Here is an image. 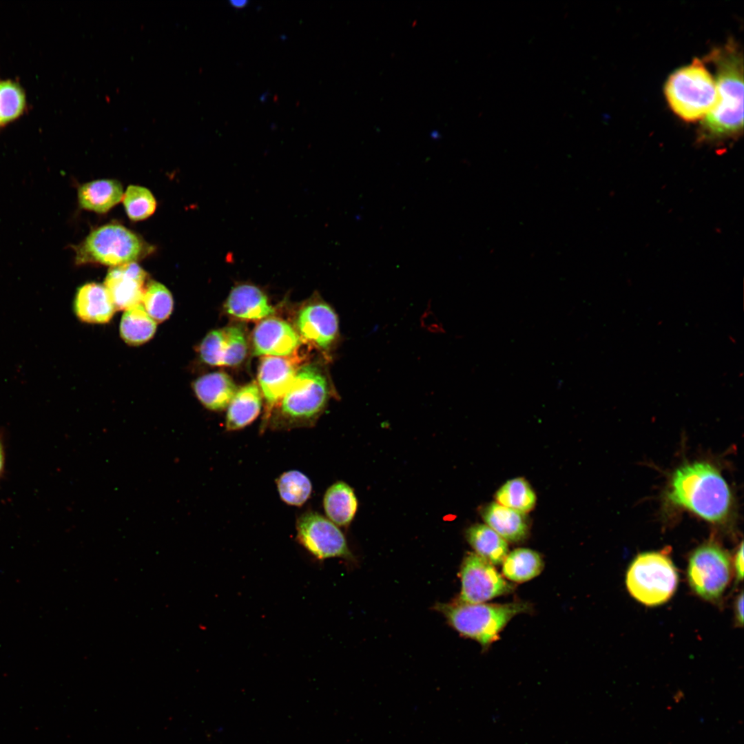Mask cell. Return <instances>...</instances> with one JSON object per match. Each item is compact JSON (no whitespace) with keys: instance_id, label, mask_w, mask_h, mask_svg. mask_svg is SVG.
<instances>
[{"instance_id":"cell-6","label":"cell","mask_w":744,"mask_h":744,"mask_svg":"<svg viewBox=\"0 0 744 744\" xmlns=\"http://www.w3.org/2000/svg\"><path fill=\"white\" fill-rule=\"evenodd\" d=\"M679 575L666 551L645 552L630 564L626 576L629 593L647 606L661 605L676 590Z\"/></svg>"},{"instance_id":"cell-23","label":"cell","mask_w":744,"mask_h":744,"mask_svg":"<svg viewBox=\"0 0 744 744\" xmlns=\"http://www.w3.org/2000/svg\"><path fill=\"white\" fill-rule=\"evenodd\" d=\"M475 553L493 566L502 564L508 553L506 541L486 524H474L466 533Z\"/></svg>"},{"instance_id":"cell-11","label":"cell","mask_w":744,"mask_h":744,"mask_svg":"<svg viewBox=\"0 0 744 744\" xmlns=\"http://www.w3.org/2000/svg\"><path fill=\"white\" fill-rule=\"evenodd\" d=\"M298 358L265 356L260 363L258 385L265 402L262 428L268 424L271 414L290 386L299 369Z\"/></svg>"},{"instance_id":"cell-33","label":"cell","mask_w":744,"mask_h":744,"mask_svg":"<svg viewBox=\"0 0 744 744\" xmlns=\"http://www.w3.org/2000/svg\"><path fill=\"white\" fill-rule=\"evenodd\" d=\"M4 466V451L2 442L0 439V475L2 473Z\"/></svg>"},{"instance_id":"cell-24","label":"cell","mask_w":744,"mask_h":744,"mask_svg":"<svg viewBox=\"0 0 744 744\" xmlns=\"http://www.w3.org/2000/svg\"><path fill=\"white\" fill-rule=\"evenodd\" d=\"M544 568L539 553L529 548H516L508 552L502 562L503 575L515 583L528 581L538 576Z\"/></svg>"},{"instance_id":"cell-19","label":"cell","mask_w":744,"mask_h":744,"mask_svg":"<svg viewBox=\"0 0 744 744\" xmlns=\"http://www.w3.org/2000/svg\"><path fill=\"white\" fill-rule=\"evenodd\" d=\"M262 397L255 381L238 389L227 406V430L237 431L251 424L260 414Z\"/></svg>"},{"instance_id":"cell-27","label":"cell","mask_w":744,"mask_h":744,"mask_svg":"<svg viewBox=\"0 0 744 744\" xmlns=\"http://www.w3.org/2000/svg\"><path fill=\"white\" fill-rule=\"evenodd\" d=\"M281 499L291 506H300L309 498L312 485L302 472L291 470L283 473L276 481Z\"/></svg>"},{"instance_id":"cell-18","label":"cell","mask_w":744,"mask_h":744,"mask_svg":"<svg viewBox=\"0 0 744 744\" xmlns=\"http://www.w3.org/2000/svg\"><path fill=\"white\" fill-rule=\"evenodd\" d=\"M193 389L200 403L216 411L227 408L238 389L231 377L222 371L200 376L194 382Z\"/></svg>"},{"instance_id":"cell-16","label":"cell","mask_w":744,"mask_h":744,"mask_svg":"<svg viewBox=\"0 0 744 744\" xmlns=\"http://www.w3.org/2000/svg\"><path fill=\"white\" fill-rule=\"evenodd\" d=\"M225 309L230 316L245 320H264L274 313L265 293L258 286L247 282L231 289Z\"/></svg>"},{"instance_id":"cell-14","label":"cell","mask_w":744,"mask_h":744,"mask_svg":"<svg viewBox=\"0 0 744 744\" xmlns=\"http://www.w3.org/2000/svg\"><path fill=\"white\" fill-rule=\"evenodd\" d=\"M301 342L296 330L288 322L277 318H267L261 320L254 329L253 354L256 356H291Z\"/></svg>"},{"instance_id":"cell-8","label":"cell","mask_w":744,"mask_h":744,"mask_svg":"<svg viewBox=\"0 0 744 744\" xmlns=\"http://www.w3.org/2000/svg\"><path fill=\"white\" fill-rule=\"evenodd\" d=\"M732 566L727 552L713 541L706 542L691 554L687 569L689 585L706 601L721 598L730 582Z\"/></svg>"},{"instance_id":"cell-15","label":"cell","mask_w":744,"mask_h":744,"mask_svg":"<svg viewBox=\"0 0 744 744\" xmlns=\"http://www.w3.org/2000/svg\"><path fill=\"white\" fill-rule=\"evenodd\" d=\"M147 276L136 262L110 269L104 286L116 309L125 311L141 303Z\"/></svg>"},{"instance_id":"cell-29","label":"cell","mask_w":744,"mask_h":744,"mask_svg":"<svg viewBox=\"0 0 744 744\" xmlns=\"http://www.w3.org/2000/svg\"><path fill=\"white\" fill-rule=\"evenodd\" d=\"M122 200L128 217L134 221L149 217L156 207V200L151 192L138 185H130Z\"/></svg>"},{"instance_id":"cell-4","label":"cell","mask_w":744,"mask_h":744,"mask_svg":"<svg viewBox=\"0 0 744 744\" xmlns=\"http://www.w3.org/2000/svg\"><path fill=\"white\" fill-rule=\"evenodd\" d=\"M437 609L458 633L486 649L499 639L502 630L514 617L530 612L531 606L524 601L468 603L457 600L440 603Z\"/></svg>"},{"instance_id":"cell-30","label":"cell","mask_w":744,"mask_h":744,"mask_svg":"<svg viewBox=\"0 0 744 744\" xmlns=\"http://www.w3.org/2000/svg\"><path fill=\"white\" fill-rule=\"evenodd\" d=\"M25 104V94L18 84L11 81H0V125L21 115Z\"/></svg>"},{"instance_id":"cell-1","label":"cell","mask_w":744,"mask_h":744,"mask_svg":"<svg viewBox=\"0 0 744 744\" xmlns=\"http://www.w3.org/2000/svg\"><path fill=\"white\" fill-rule=\"evenodd\" d=\"M709 58L716 67L718 101L703 120L701 138L712 141L733 138L743 128V56L730 42L713 50Z\"/></svg>"},{"instance_id":"cell-12","label":"cell","mask_w":744,"mask_h":744,"mask_svg":"<svg viewBox=\"0 0 744 744\" xmlns=\"http://www.w3.org/2000/svg\"><path fill=\"white\" fill-rule=\"evenodd\" d=\"M247 347L243 330L229 326L209 332L201 341L198 352L201 360L209 365L234 366L243 362Z\"/></svg>"},{"instance_id":"cell-26","label":"cell","mask_w":744,"mask_h":744,"mask_svg":"<svg viewBox=\"0 0 744 744\" xmlns=\"http://www.w3.org/2000/svg\"><path fill=\"white\" fill-rule=\"evenodd\" d=\"M496 499L504 506L524 513L533 508L536 496L529 484L517 477L507 481L499 488Z\"/></svg>"},{"instance_id":"cell-13","label":"cell","mask_w":744,"mask_h":744,"mask_svg":"<svg viewBox=\"0 0 744 744\" xmlns=\"http://www.w3.org/2000/svg\"><path fill=\"white\" fill-rule=\"evenodd\" d=\"M296 326L301 340L323 350L331 347L339 332L335 312L320 300L310 302L298 311Z\"/></svg>"},{"instance_id":"cell-10","label":"cell","mask_w":744,"mask_h":744,"mask_svg":"<svg viewBox=\"0 0 744 744\" xmlns=\"http://www.w3.org/2000/svg\"><path fill=\"white\" fill-rule=\"evenodd\" d=\"M296 532L298 542L318 559L352 557L339 528L316 512H305L298 518Z\"/></svg>"},{"instance_id":"cell-34","label":"cell","mask_w":744,"mask_h":744,"mask_svg":"<svg viewBox=\"0 0 744 744\" xmlns=\"http://www.w3.org/2000/svg\"><path fill=\"white\" fill-rule=\"evenodd\" d=\"M230 3L236 8H241L245 6L248 1L246 0H232L229 1Z\"/></svg>"},{"instance_id":"cell-31","label":"cell","mask_w":744,"mask_h":744,"mask_svg":"<svg viewBox=\"0 0 744 744\" xmlns=\"http://www.w3.org/2000/svg\"><path fill=\"white\" fill-rule=\"evenodd\" d=\"M734 570L738 581H741L743 577V545L741 542L735 555L734 560Z\"/></svg>"},{"instance_id":"cell-17","label":"cell","mask_w":744,"mask_h":744,"mask_svg":"<svg viewBox=\"0 0 744 744\" xmlns=\"http://www.w3.org/2000/svg\"><path fill=\"white\" fill-rule=\"evenodd\" d=\"M74 308L79 319L95 324L108 322L116 310L105 286L96 282L86 283L78 289Z\"/></svg>"},{"instance_id":"cell-3","label":"cell","mask_w":744,"mask_h":744,"mask_svg":"<svg viewBox=\"0 0 744 744\" xmlns=\"http://www.w3.org/2000/svg\"><path fill=\"white\" fill-rule=\"evenodd\" d=\"M329 397L330 387L324 373L314 364L301 366L273 409L269 426L273 430L309 427L322 413Z\"/></svg>"},{"instance_id":"cell-9","label":"cell","mask_w":744,"mask_h":744,"mask_svg":"<svg viewBox=\"0 0 744 744\" xmlns=\"http://www.w3.org/2000/svg\"><path fill=\"white\" fill-rule=\"evenodd\" d=\"M459 576L461 590L457 601L462 602L485 603L510 594L515 588L493 564L473 552H468L464 558Z\"/></svg>"},{"instance_id":"cell-32","label":"cell","mask_w":744,"mask_h":744,"mask_svg":"<svg viewBox=\"0 0 744 744\" xmlns=\"http://www.w3.org/2000/svg\"><path fill=\"white\" fill-rule=\"evenodd\" d=\"M734 615L736 623L738 626H743V594L741 592L737 596L734 603Z\"/></svg>"},{"instance_id":"cell-5","label":"cell","mask_w":744,"mask_h":744,"mask_svg":"<svg viewBox=\"0 0 744 744\" xmlns=\"http://www.w3.org/2000/svg\"><path fill=\"white\" fill-rule=\"evenodd\" d=\"M664 90L670 107L685 121L705 118L718 101L715 79L697 59L674 71Z\"/></svg>"},{"instance_id":"cell-2","label":"cell","mask_w":744,"mask_h":744,"mask_svg":"<svg viewBox=\"0 0 744 744\" xmlns=\"http://www.w3.org/2000/svg\"><path fill=\"white\" fill-rule=\"evenodd\" d=\"M668 498L712 523L726 520L732 504L730 489L720 472L703 462L685 464L675 471Z\"/></svg>"},{"instance_id":"cell-20","label":"cell","mask_w":744,"mask_h":744,"mask_svg":"<svg viewBox=\"0 0 744 744\" xmlns=\"http://www.w3.org/2000/svg\"><path fill=\"white\" fill-rule=\"evenodd\" d=\"M482 516L486 524L506 541H520L528 534V526L524 513L497 502L487 505L482 511Z\"/></svg>"},{"instance_id":"cell-7","label":"cell","mask_w":744,"mask_h":744,"mask_svg":"<svg viewBox=\"0 0 744 744\" xmlns=\"http://www.w3.org/2000/svg\"><path fill=\"white\" fill-rule=\"evenodd\" d=\"M73 249L77 265L95 262L112 267L136 262L149 249L136 234L119 225L96 229Z\"/></svg>"},{"instance_id":"cell-22","label":"cell","mask_w":744,"mask_h":744,"mask_svg":"<svg viewBox=\"0 0 744 744\" xmlns=\"http://www.w3.org/2000/svg\"><path fill=\"white\" fill-rule=\"evenodd\" d=\"M323 506L330 521L336 526H347L355 515L358 501L351 487L343 482H338L327 490Z\"/></svg>"},{"instance_id":"cell-28","label":"cell","mask_w":744,"mask_h":744,"mask_svg":"<svg viewBox=\"0 0 744 744\" xmlns=\"http://www.w3.org/2000/svg\"><path fill=\"white\" fill-rule=\"evenodd\" d=\"M141 303L148 315L156 322L167 319L174 305L169 291L161 283L154 280L145 285Z\"/></svg>"},{"instance_id":"cell-25","label":"cell","mask_w":744,"mask_h":744,"mask_svg":"<svg viewBox=\"0 0 744 744\" xmlns=\"http://www.w3.org/2000/svg\"><path fill=\"white\" fill-rule=\"evenodd\" d=\"M156 330L155 322L141 304L125 311L120 324L123 340L130 345H140L149 340Z\"/></svg>"},{"instance_id":"cell-21","label":"cell","mask_w":744,"mask_h":744,"mask_svg":"<svg viewBox=\"0 0 744 744\" xmlns=\"http://www.w3.org/2000/svg\"><path fill=\"white\" fill-rule=\"evenodd\" d=\"M123 196L121 184L113 179H102L85 183L78 189L80 206L97 213H105L118 204Z\"/></svg>"}]
</instances>
